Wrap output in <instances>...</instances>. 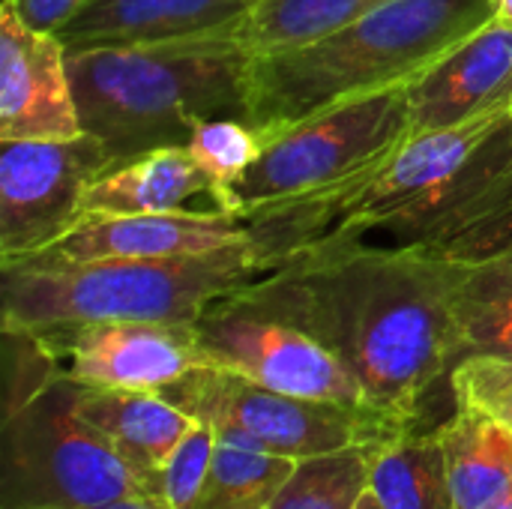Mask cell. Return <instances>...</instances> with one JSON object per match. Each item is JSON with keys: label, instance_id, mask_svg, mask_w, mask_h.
Segmentation results:
<instances>
[{"label": "cell", "instance_id": "1", "mask_svg": "<svg viewBox=\"0 0 512 509\" xmlns=\"http://www.w3.org/2000/svg\"><path fill=\"white\" fill-rule=\"evenodd\" d=\"M462 267L411 246L327 231L234 297L318 339L378 411L420 429L435 396H453V291Z\"/></svg>", "mask_w": 512, "mask_h": 509}, {"label": "cell", "instance_id": "2", "mask_svg": "<svg viewBox=\"0 0 512 509\" xmlns=\"http://www.w3.org/2000/svg\"><path fill=\"white\" fill-rule=\"evenodd\" d=\"M339 234H387L474 264L512 243V108L411 138L348 204Z\"/></svg>", "mask_w": 512, "mask_h": 509}, {"label": "cell", "instance_id": "3", "mask_svg": "<svg viewBox=\"0 0 512 509\" xmlns=\"http://www.w3.org/2000/svg\"><path fill=\"white\" fill-rule=\"evenodd\" d=\"M492 18V0H396L306 45L252 57L243 120L267 144L348 102L411 87Z\"/></svg>", "mask_w": 512, "mask_h": 509}, {"label": "cell", "instance_id": "4", "mask_svg": "<svg viewBox=\"0 0 512 509\" xmlns=\"http://www.w3.org/2000/svg\"><path fill=\"white\" fill-rule=\"evenodd\" d=\"M405 144L408 87L348 102L267 141L234 186L225 213L249 228L270 270L333 231L348 204Z\"/></svg>", "mask_w": 512, "mask_h": 509}, {"label": "cell", "instance_id": "5", "mask_svg": "<svg viewBox=\"0 0 512 509\" xmlns=\"http://www.w3.org/2000/svg\"><path fill=\"white\" fill-rule=\"evenodd\" d=\"M249 60L219 39L69 51L81 126L114 162L186 147L210 117H243Z\"/></svg>", "mask_w": 512, "mask_h": 509}, {"label": "cell", "instance_id": "6", "mask_svg": "<svg viewBox=\"0 0 512 509\" xmlns=\"http://www.w3.org/2000/svg\"><path fill=\"white\" fill-rule=\"evenodd\" d=\"M267 273L255 243L198 255L87 264H0L3 330L93 321L195 324L207 306Z\"/></svg>", "mask_w": 512, "mask_h": 509}, {"label": "cell", "instance_id": "7", "mask_svg": "<svg viewBox=\"0 0 512 509\" xmlns=\"http://www.w3.org/2000/svg\"><path fill=\"white\" fill-rule=\"evenodd\" d=\"M150 486L78 411V381L60 369L3 411L0 509H93Z\"/></svg>", "mask_w": 512, "mask_h": 509}, {"label": "cell", "instance_id": "8", "mask_svg": "<svg viewBox=\"0 0 512 509\" xmlns=\"http://www.w3.org/2000/svg\"><path fill=\"white\" fill-rule=\"evenodd\" d=\"M162 393L189 417L204 420L213 429L240 432L261 450L285 459L381 447L414 429L375 408L276 393L216 366L192 369Z\"/></svg>", "mask_w": 512, "mask_h": 509}, {"label": "cell", "instance_id": "9", "mask_svg": "<svg viewBox=\"0 0 512 509\" xmlns=\"http://www.w3.org/2000/svg\"><path fill=\"white\" fill-rule=\"evenodd\" d=\"M195 336L207 366L243 375L276 393L375 408L363 384L318 339L240 303L234 294L204 309L195 321Z\"/></svg>", "mask_w": 512, "mask_h": 509}, {"label": "cell", "instance_id": "10", "mask_svg": "<svg viewBox=\"0 0 512 509\" xmlns=\"http://www.w3.org/2000/svg\"><path fill=\"white\" fill-rule=\"evenodd\" d=\"M0 147V264L36 255L75 228L87 186L117 165L87 132Z\"/></svg>", "mask_w": 512, "mask_h": 509}, {"label": "cell", "instance_id": "11", "mask_svg": "<svg viewBox=\"0 0 512 509\" xmlns=\"http://www.w3.org/2000/svg\"><path fill=\"white\" fill-rule=\"evenodd\" d=\"M60 372L87 387L162 393L207 366L195 324L93 321L36 330Z\"/></svg>", "mask_w": 512, "mask_h": 509}, {"label": "cell", "instance_id": "12", "mask_svg": "<svg viewBox=\"0 0 512 509\" xmlns=\"http://www.w3.org/2000/svg\"><path fill=\"white\" fill-rule=\"evenodd\" d=\"M84 135L69 51L0 3V141H69Z\"/></svg>", "mask_w": 512, "mask_h": 509}, {"label": "cell", "instance_id": "13", "mask_svg": "<svg viewBox=\"0 0 512 509\" xmlns=\"http://www.w3.org/2000/svg\"><path fill=\"white\" fill-rule=\"evenodd\" d=\"M237 243H252L249 228L219 210H174L138 216H90L69 228L48 249L6 264H87L129 258H174L198 255Z\"/></svg>", "mask_w": 512, "mask_h": 509}, {"label": "cell", "instance_id": "14", "mask_svg": "<svg viewBox=\"0 0 512 509\" xmlns=\"http://www.w3.org/2000/svg\"><path fill=\"white\" fill-rule=\"evenodd\" d=\"M512 108V27L489 21L408 87V141Z\"/></svg>", "mask_w": 512, "mask_h": 509}, {"label": "cell", "instance_id": "15", "mask_svg": "<svg viewBox=\"0 0 512 509\" xmlns=\"http://www.w3.org/2000/svg\"><path fill=\"white\" fill-rule=\"evenodd\" d=\"M258 0H90L57 39L66 51L177 45L225 33Z\"/></svg>", "mask_w": 512, "mask_h": 509}, {"label": "cell", "instance_id": "16", "mask_svg": "<svg viewBox=\"0 0 512 509\" xmlns=\"http://www.w3.org/2000/svg\"><path fill=\"white\" fill-rule=\"evenodd\" d=\"M78 411L150 486V495L159 471L183 435L195 426V417H189L165 393L150 390H105L78 384Z\"/></svg>", "mask_w": 512, "mask_h": 509}, {"label": "cell", "instance_id": "17", "mask_svg": "<svg viewBox=\"0 0 512 509\" xmlns=\"http://www.w3.org/2000/svg\"><path fill=\"white\" fill-rule=\"evenodd\" d=\"M210 195V180L186 147H159L108 168L81 198V219L174 213L186 201ZM78 219V222H81Z\"/></svg>", "mask_w": 512, "mask_h": 509}, {"label": "cell", "instance_id": "18", "mask_svg": "<svg viewBox=\"0 0 512 509\" xmlns=\"http://www.w3.org/2000/svg\"><path fill=\"white\" fill-rule=\"evenodd\" d=\"M456 509H492L512 495V426L507 420L456 405L435 426Z\"/></svg>", "mask_w": 512, "mask_h": 509}, {"label": "cell", "instance_id": "19", "mask_svg": "<svg viewBox=\"0 0 512 509\" xmlns=\"http://www.w3.org/2000/svg\"><path fill=\"white\" fill-rule=\"evenodd\" d=\"M468 360H512V243L465 264L456 282L450 375Z\"/></svg>", "mask_w": 512, "mask_h": 509}, {"label": "cell", "instance_id": "20", "mask_svg": "<svg viewBox=\"0 0 512 509\" xmlns=\"http://www.w3.org/2000/svg\"><path fill=\"white\" fill-rule=\"evenodd\" d=\"M387 3L396 0H258L237 24L207 39H219L246 57H264L321 39Z\"/></svg>", "mask_w": 512, "mask_h": 509}, {"label": "cell", "instance_id": "21", "mask_svg": "<svg viewBox=\"0 0 512 509\" xmlns=\"http://www.w3.org/2000/svg\"><path fill=\"white\" fill-rule=\"evenodd\" d=\"M369 492L384 509H456L435 426L411 429L384 444L372 462Z\"/></svg>", "mask_w": 512, "mask_h": 509}, {"label": "cell", "instance_id": "22", "mask_svg": "<svg viewBox=\"0 0 512 509\" xmlns=\"http://www.w3.org/2000/svg\"><path fill=\"white\" fill-rule=\"evenodd\" d=\"M297 459L261 450L240 432L216 429V450L195 509H270Z\"/></svg>", "mask_w": 512, "mask_h": 509}, {"label": "cell", "instance_id": "23", "mask_svg": "<svg viewBox=\"0 0 512 509\" xmlns=\"http://www.w3.org/2000/svg\"><path fill=\"white\" fill-rule=\"evenodd\" d=\"M381 447H351L297 459L270 509H357L369 492L372 462Z\"/></svg>", "mask_w": 512, "mask_h": 509}, {"label": "cell", "instance_id": "24", "mask_svg": "<svg viewBox=\"0 0 512 509\" xmlns=\"http://www.w3.org/2000/svg\"><path fill=\"white\" fill-rule=\"evenodd\" d=\"M186 150L210 180L213 207L225 210L234 186L264 153V141L243 117H210L195 126Z\"/></svg>", "mask_w": 512, "mask_h": 509}, {"label": "cell", "instance_id": "25", "mask_svg": "<svg viewBox=\"0 0 512 509\" xmlns=\"http://www.w3.org/2000/svg\"><path fill=\"white\" fill-rule=\"evenodd\" d=\"M213 450L216 429L204 420H195V426L183 435V441L159 471L153 483V498L162 501L165 509H195L210 474Z\"/></svg>", "mask_w": 512, "mask_h": 509}, {"label": "cell", "instance_id": "26", "mask_svg": "<svg viewBox=\"0 0 512 509\" xmlns=\"http://www.w3.org/2000/svg\"><path fill=\"white\" fill-rule=\"evenodd\" d=\"M450 393L456 405H474L512 420V360H468L456 366Z\"/></svg>", "mask_w": 512, "mask_h": 509}, {"label": "cell", "instance_id": "27", "mask_svg": "<svg viewBox=\"0 0 512 509\" xmlns=\"http://www.w3.org/2000/svg\"><path fill=\"white\" fill-rule=\"evenodd\" d=\"M24 24L42 33H60L90 0H3Z\"/></svg>", "mask_w": 512, "mask_h": 509}, {"label": "cell", "instance_id": "28", "mask_svg": "<svg viewBox=\"0 0 512 509\" xmlns=\"http://www.w3.org/2000/svg\"><path fill=\"white\" fill-rule=\"evenodd\" d=\"M93 509H165L162 501H156L153 495H132V498H120V501H111V504H102V507Z\"/></svg>", "mask_w": 512, "mask_h": 509}, {"label": "cell", "instance_id": "29", "mask_svg": "<svg viewBox=\"0 0 512 509\" xmlns=\"http://www.w3.org/2000/svg\"><path fill=\"white\" fill-rule=\"evenodd\" d=\"M495 3V21L512 27V0H492Z\"/></svg>", "mask_w": 512, "mask_h": 509}, {"label": "cell", "instance_id": "30", "mask_svg": "<svg viewBox=\"0 0 512 509\" xmlns=\"http://www.w3.org/2000/svg\"><path fill=\"white\" fill-rule=\"evenodd\" d=\"M357 509H384V507L378 504V498H375L372 492H366V495H363V501H360V507H357Z\"/></svg>", "mask_w": 512, "mask_h": 509}, {"label": "cell", "instance_id": "31", "mask_svg": "<svg viewBox=\"0 0 512 509\" xmlns=\"http://www.w3.org/2000/svg\"><path fill=\"white\" fill-rule=\"evenodd\" d=\"M492 509H512V495H507V498H504L501 504H495Z\"/></svg>", "mask_w": 512, "mask_h": 509}, {"label": "cell", "instance_id": "32", "mask_svg": "<svg viewBox=\"0 0 512 509\" xmlns=\"http://www.w3.org/2000/svg\"><path fill=\"white\" fill-rule=\"evenodd\" d=\"M507 423H510V426H512V420H507Z\"/></svg>", "mask_w": 512, "mask_h": 509}]
</instances>
